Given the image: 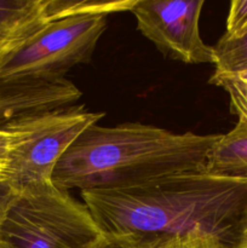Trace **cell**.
<instances>
[{
  "label": "cell",
  "instance_id": "cell-10",
  "mask_svg": "<svg viewBox=\"0 0 247 248\" xmlns=\"http://www.w3.org/2000/svg\"><path fill=\"white\" fill-rule=\"evenodd\" d=\"M216 72L236 73L247 70V31L236 38H222L213 46Z\"/></svg>",
  "mask_w": 247,
  "mask_h": 248
},
{
  "label": "cell",
  "instance_id": "cell-8",
  "mask_svg": "<svg viewBox=\"0 0 247 248\" xmlns=\"http://www.w3.org/2000/svg\"><path fill=\"white\" fill-rule=\"evenodd\" d=\"M55 0H0V55L52 19H58Z\"/></svg>",
  "mask_w": 247,
  "mask_h": 248
},
{
  "label": "cell",
  "instance_id": "cell-12",
  "mask_svg": "<svg viewBox=\"0 0 247 248\" xmlns=\"http://www.w3.org/2000/svg\"><path fill=\"white\" fill-rule=\"evenodd\" d=\"M154 248H230L215 236L201 232H191L183 236L162 237Z\"/></svg>",
  "mask_w": 247,
  "mask_h": 248
},
{
  "label": "cell",
  "instance_id": "cell-9",
  "mask_svg": "<svg viewBox=\"0 0 247 248\" xmlns=\"http://www.w3.org/2000/svg\"><path fill=\"white\" fill-rule=\"evenodd\" d=\"M206 170L216 174L247 177V123L237 119L228 133L219 135L206 161Z\"/></svg>",
  "mask_w": 247,
  "mask_h": 248
},
{
  "label": "cell",
  "instance_id": "cell-4",
  "mask_svg": "<svg viewBox=\"0 0 247 248\" xmlns=\"http://www.w3.org/2000/svg\"><path fill=\"white\" fill-rule=\"evenodd\" d=\"M104 116L84 104L27 116L6 130L10 138L7 182L16 193L53 183V172L79 136Z\"/></svg>",
  "mask_w": 247,
  "mask_h": 248
},
{
  "label": "cell",
  "instance_id": "cell-11",
  "mask_svg": "<svg viewBox=\"0 0 247 248\" xmlns=\"http://www.w3.org/2000/svg\"><path fill=\"white\" fill-rule=\"evenodd\" d=\"M208 82L222 87L229 94L232 113L247 123V70L236 73L215 70Z\"/></svg>",
  "mask_w": 247,
  "mask_h": 248
},
{
  "label": "cell",
  "instance_id": "cell-16",
  "mask_svg": "<svg viewBox=\"0 0 247 248\" xmlns=\"http://www.w3.org/2000/svg\"><path fill=\"white\" fill-rule=\"evenodd\" d=\"M15 195H16V191L11 188L9 183L0 186V222H1L2 217H4L5 212H6L7 207L11 203Z\"/></svg>",
  "mask_w": 247,
  "mask_h": 248
},
{
  "label": "cell",
  "instance_id": "cell-17",
  "mask_svg": "<svg viewBox=\"0 0 247 248\" xmlns=\"http://www.w3.org/2000/svg\"><path fill=\"white\" fill-rule=\"evenodd\" d=\"M240 248H247V222L244 227V232H242V240Z\"/></svg>",
  "mask_w": 247,
  "mask_h": 248
},
{
  "label": "cell",
  "instance_id": "cell-3",
  "mask_svg": "<svg viewBox=\"0 0 247 248\" xmlns=\"http://www.w3.org/2000/svg\"><path fill=\"white\" fill-rule=\"evenodd\" d=\"M103 235L87 206L53 183L16 193L0 222V248H90Z\"/></svg>",
  "mask_w": 247,
  "mask_h": 248
},
{
  "label": "cell",
  "instance_id": "cell-6",
  "mask_svg": "<svg viewBox=\"0 0 247 248\" xmlns=\"http://www.w3.org/2000/svg\"><path fill=\"white\" fill-rule=\"evenodd\" d=\"M205 0H135L130 12L137 29L171 60L186 64H215L213 46L200 35Z\"/></svg>",
  "mask_w": 247,
  "mask_h": 248
},
{
  "label": "cell",
  "instance_id": "cell-14",
  "mask_svg": "<svg viewBox=\"0 0 247 248\" xmlns=\"http://www.w3.org/2000/svg\"><path fill=\"white\" fill-rule=\"evenodd\" d=\"M247 31V0H234L230 4L227 31L223 35L236 38Z\"/></svg>",
  "mask_w": 247,
  "mask_h": 248
},
{
  "label": "cell",
  "instance_id": "cell-1",
  "mask_svg": "<svg viewBox=\"0 0 247 248\" xmlns=\"http://www.w3.org/2000/svg\"><path fill=\"white\" fill-rule=\"evenodd\" d=\"M80 195L107 235L162 239L201 232L240 248L247 222V177L216 174L206 167Z\"/></svg>",
  "mask_w": 247,
  "mask_h": 248
},
{
  "label": "cell",
  "instance_id": "cell-2",
  "mask_svg": "<svg viewBox=\"0 0 247 248\" xmlns=\"http://www.w3.org/2000/svg\"><path fill=\"white\" fill-rule=\"evenodd\" d=\"M219 135L174 133L137 123L87 127L53 172L57 188H128L176 172L205 169Z\"/></svg>",
  "mask_w": 247,
  "mask_h": 248
},
{
  "label": "cell",
  "instance_id": "cell-5",
  "mask_svg": "<svg viewBox=\"0 0 247 248\" xmlns=\"http://www.w3.org/2000/svg\"><path fill=\"white\" fill-rule=\"evenodd\" d=\"M107 28L106 15H72L43 24L0 55V78L64 79L91 61Z\"/></svg>",
  "mask_w": 247,
  "mask_h": 248
},
{
  "label": "cell",
  "instance_id": "cell-13",
  "mask_svg": "<svg viewBox=\"0 0 247 248\" xmlns=\"http://www.w3.org/2000/svg\"><path fill=\"white\" fill-rule=\"evenodd\" d=\"M159 241L155 237L104 234L90 248H154Z\"/></svg>",
  "mask_w": 247,
  "mask_h": 248
},
{
  "label": "cell",
  "instance_id": "cell-7",
  "mask_svg": "<svg viewBox=\"0 0 247 248\" xmlns=\"http://www.w3.org/2000/svg\"><path fill=\"white\" fill-rule=\"evenodd\" d=\"M80 90L64 79L0 78V133L27 116L77 104Z\"/></svg>",
  "mask_w": 247,
  "mask_h": 248
},
{
  "label": "cell",
  "instance_id": "cell-15",
  "mask_svg": "<svg viewBox=\"0 0 247 248\" xmlns=\"http://www.w3.org/2000/svg\"><path fill=\"white\" fill-rule=\"evenodd\" d=\"M10 138L6 133H0V186L7 182V164H9Z\"/></svg>",
  "mask_w": 247,
  "mask_h": 248
}]
</instances>
